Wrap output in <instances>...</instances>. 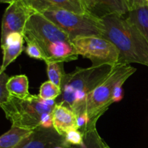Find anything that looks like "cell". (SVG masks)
Returning <instances> with one entry per match:
<instances>
[{
	"label": "cell",
	"instance_id": "obj_1",
	"mask_svg": "<svg viewBox=\"0 0 148 148\" xmlns=\"http://www.w3.org/2000/svg\"><path fill=\"white\" fill-rule=\"evenodd\" d=\"M123 16L110 14L101 17L104 27L103 38L118 49V63H137L148 66V42L135 25Z\"/></svg>",
	"mask_w": 148,
	"mask_h": 148
},
{
	"label": "cell",
	"instance_id": "obj_2",
	"mask_svg": "<svg viewBox=\"0 0 148 148\" xmlns=\"http://www.w3.org/2000/svg\"><path fill=\"white\" fill-rule=\"evenodd\" d=\"M115 65H92L87 68L77 67L66 73L62 79V94L56 103L64 104L72 110L77 116L86 111L89 94L109 75Z\"/></svg>",
	"mask_w": 148,
	"mask_h": 148
},
{
	"label": "cell",
	"instance_id": "obj_3",
	"mask_svg": "<svg viewBox=\"0 0 148 148\" xmlns=\"http://www.w3.org/2000/svg\"><path fill=\"white\" fill-rule=\"evenodd\" d=\"M136 71L137 69L130 64L117 63L109 75L89 94L86 101V111L90 119L88 129L96 126L101 116L114 103L113 94L119 82L127 80Z\"/></svg>",
	"mask_w": 148,
	"mask_h": 148
},
{
	"label": "cell",
	"instance_id": "obj_4",
	"mask_svg": "<svg viewBox=\"0 0 148 148\" xmlns=\"http://www.w3.org/2000/svg\"><path fill=\"white\" fill-rule=\"evenodd\" d=\"M56 104V101H46L33 95L27 100L12 97L11 101L0 106L12 126L33 130L40 127L42 114L53 112Z\"/></svg>",
	"mask_w": 148,
	"mask_h": 148
},
{
	"label": "cell",
	"instance_id": "obj_5",
	"mask_svg": "<svg viewBox=\"0 0 148 148\" xmlns=\"http://www.w3.org/2000/svg\"><path fill=\"white\" fill-rule=\"evenodd\" d=\"M40 13L66 33L71 41L77 37L103 36L102 20L92 13L82 14L66 10H47Z\"/></svg>",
	"mask_w": 148,
	"mask_h": 148
},
{
	"label": "cell",
	"instance_id": "obj_6",
	"mask_svg": "<svg viewBox=\"0 0 148 148\" xmlns=\"http://www.w3.org/2000/svg\"><path fill=\"white\" fill-rule=\"evenodd\" d=\"M72 43L78 55L90 59L92 65L111 64L119 62V52L107 39L99 36L77 37Z\"/></svg>",
	"mask_w": 148,
	"mask_h": 148
},
{
	"label": "cell",
	"instance_id": "obj_7",
	"mask_svg": "<svg viewBox=\"0 0 148 148\" xmlns=\"http://www.w3.org/2000/svg\"><path fill=\"white\" fill-rule=\"evenodd\" d=\"M23 37L26 42H35L41 49L51 42H72L60 27L39 12H35L30 17L25 27Z\"/></svg>",
	"mask_w": 148,
	"mask_h": 148
},
{
	"label": "cell",
	"instance_id": "obj_8",
	"mask_svg": "<svg viewBox=\"0 0 148 148\" xmlns=\"http://www.w3.org/2000/svg\"><path fill=\"white\" fill-rule=\"evenodd\" d=\"M36 12L22 0H14L5 10L1 22V43L8 34L14 32L23 35L27 21Z\"/></svg>",
	"mask_w": 148,
	"mask_h": 148
},
{
	"label": "cell",
	"instance_id": "obj_9",
	"mask_svg": "<svg viewBox=\"0 0 148 148\" xmlns=\"http://www.w3.org/2000/svg\"><path fill=\"white\" fill-rule=\"evenodd\" d=\"M36 12L47 10H66L77 14H88L90 12L84 0H22Z\"/></svg>",
	"mask_w": 148,
	"mask_h": 148
},
{
	"label": "cell",
	"instance_id": "obj_10",
	"mask_svg": "<svg viewBox=\"0 0 148 148\" xmlns=\"http://www.w3.org/2000/svg\"><path fill=\"white\" fill-rule=\"evenodd\" d=\"M59 146L71 147L66 143L65 137L59 134L54 128L39 127L35 130L31 139L23 148H55Z\"/></svg>",
	"mask_w": 148,
	"mask_h": 148
},
{
	"label": "cell",
	"instance_id": "obj_11",
	"mask_svg": "<svg viewBox=\"0 0 148 148\" xmlns=\"http://www.w3.org/2000/svg\"><path fill=\"white\" fill-rule=\"evenodd\" d=\"M46 56L45 62H72L77 59L79 55L77 53L72 42L56 41L51 42L45 45L43 48Z\"/></svg>",
	"mask_w": 148,
	"mask_h": 148
},
{
	"label": "cell",
	"instance_id": "obj_12",
	"mask_svg": "<svg viewBox=\"0 0 148 148\" xmlns=\"http://www.w3.org/2000/svg\"><path fill=\"white\" fill-rule=\"evenodd\" d=\"M52 117L53 127L64 137L71 130H78L77 116L71 108L64 104H56Z\"/></svg>",
	"mask_w": 148,
	"mask_h": 148
},
{
	"label": "cell",
	"instance_id": "obj_13",
	"mask_svg": "<svg viewBox=\"0 0 148 148\" xmlns=\"http://www.w3.org/2000/svg\"><path fill=\"white\" fill-rule=\"evenodd\" d=\"M34 131L12 126L0 137V148H23L30 141Z\"/></svg>",
	"mask_w": 148,
	"mask_h": 148
},
{
	"label": "cell",
	"instance_id": "obj_14",
	"mask_svg": "<svg viewBox=\"0 0 148 148\" xmlns=\"http://www.w3.org/2000/svg\"><path fill=\"white\" fill-rule=\"evenodd\" d=\"M130 12L127 0H94L92 13L98 17L110 14L124 15Z\"/></svg>",
	"mask_w": 148,
	"mask_h": 148
},
{
	"label": "cell",
	"instance_id": "obj_15",
	"mask_svg": "<svg viewBox=\"0 0 148 148\" xmlns=\"http://www.w3.org/2000/svg\"><path fill=\"white\" fill-rule=\"evenodd\" d=\"M7 87L11 96L17 99L27 100L33 95L29 92L28 78L25 75L10 77Z\"/></svg>",
	"mask_w": 148,
	"mask_h": 148
},
{
	"label": "cell",
	"instance_id": "obj_16",
	"mask_svg": "<svg viewBox=\"0 0 148 148\" xmlns=\"http://www.w3.org/2000/svg\"><path fill=\"white\" fill-rule=\"evenodd\" d=\"M127 20L135 25L148 42V5L139 7L130 10L127 17Z\"/></svg>",
	"mask_w": 148,
	"mask_h": 148
},
{
	"label": "cell",
	"instance_id": "obj_17",
	"mask_svg": "<svg viewBox=\"0 0 148 148\" xmlns=\"http://www.w3.org/2000/svg\"><path fill=\"white\" fill-rule=\"evenodd\" d=\"M25 40V39H24ZM24 40L9 45L1 46L3 51V61L0 72H5L7 66L12 63L23 52Z\"/></svg>",
	"mask_w": 148,
	"mask_h": 148
},
{
	"label": "cell",
	"instance_id": "obj_18",
	"mask_svg": "<svg viewBox=\"0 0 148 148\" xmlns=\"http://www.w3.org/2000/svg\"><path fill=\"white\" fill-rule=\"evenodd\" d=\"M106 143L101 137L97 131L96 126L88 128L83 132V143L74 148H105Z\"/></svg>",
	"mask_w": 148,
	"mask_h": 148
},
{
	"label": "cell",
	"instance_id": "obj_19",
	"mask_svg": "<svg viewBox=\"0 0 148 148\" xmlns=\"http://www.w3.org/2000/svg\"><path fill=\"white\" fill-rule=\"evenodd\" d=\"M47 66V75L49 81L61 88L62 79L65 75L64 70V63L59 62H49Z\"/></svg>",
	"mask_w": 148,
	"mask_h": 148
},
{
	"label": "cell",
	"instance_id": "obj_20",
	"mask_svg": "<svg viewBox=\"0 0 148 148\" xmlns=\"http://www.w3.org/2000/svg\"><path fill=\"white\" fill-rule=\"evenodd\" d=\"M62 94V90L51 81L43 82L40 87L38 96L46 101H56Z\"/></svg>",
	"mask_w": 148,
	"mask_h": 148
},
{
	"label": "cell",
	"instance_id": "obj_21",
	"mask_svg": "<svg viewBox=\"0 0 148 148\" xmlns=\"http://www.w3.org/2000/svg\"><path fill=\"white\" fill-rule=\"evenodd\" d=\"M9 79L10 77L5 72H0V106L7 103L12 98L7 87Z\"/></svg>",
	"mask_w": 148,
	"mask_h": 148
},
{
	"label": "cell",
	"instance_id": "obj_22",
	"mask_svg": "<svg viewBox=\"0 0 148 148\" xmlns=\"http://www.w3.org/2000/svg\"><path fill=\"white\" fill-rule=\"evenodd\" d=\"M27 46L25 48V53L30 58L38 60L46 61V56L43 49L36 43L33 41H27Z\"/></svg>",
	"mask_w": 148,
	"mask_h": 148
},
{
	"label": "cell",
	"instance_id": "obj_23",
	"mask_svg": "<svg viewBox=\"0 0 148 148\" xmlns=\"http://www.w3.org/2000/svg\"><path fill=\"white\" fill-rule=\"evenodd\" d=\"M66 143L70 147L79 146L83 143V133L79 130H71L64 136Z\"/></svg>",
	"mask_w": 148,
	"mask_h": 148
},
{
	"label": "cell",
	"instance_id": "obj_24",
	"mask_svg": "<svg viewBox=\"0 0 148 148\" xmlns=\"http://www.w3.org/2000/svg\"><path fill=\"white\" fill-rule=\"evenodd\" d=\"M40 127L45 129L53 128L52 113H44L40 119Z\"/></svg>",
	"mask_w": 148,
	"mask_h": 148
},
{
	"label": "cell",
	"instance_id": "obj_25",
	"mask_svg": "<svg viewBox=\"0 0 148 148\" xmlns=\"http://www.w3.org/2000/svg\"><path fill=\"white\" fill-rule=\"evenodd\" d=\"M127 80H121L118 83L114 90V94H113L112 101L113 103H117L121 101L124 97V90H123V85Z\"/></svg>",
	"mask_w": 148,
	"mask_h": 148
},
{
	"label": "cell",
	"instance_id": "obj_26",
	"mask_svg": "<svg viewBox=\"0 0 148 148\" xmlns=\"http://www.w3.org/2000/svg\"><path fill=\"white\" fill-rule=\"evenodd\" d=\"M127 1L130 11L145 4H147L146 0H127Z\"/></svg>",
	"mask_w": 148,
	"mask_h": 148
},
{
	"label": "cell",
	"instance_id": "obj_27",
	"mask_svg": "<svg viewBox=\"0 0 148 148\" xmlns=\"http://www.w3.org/2000/svg\"><path fill=\"white\" fill-rule=\"evenodd\" d=\"M84 1L86 3L88 10H90V12H92V10L94 7V0H84Z\"/></svg>",
	"mask_w": 148,
	"mask_h": 148
},
{
	"label": "cell",
	"instance_id": "obj_28",
	"mask_svg": "<svg viewBox=\"0 0 148 148\" xmlns=\"http://www.w3.org/2000/svg\"><path fill=\"white\" fill-rule=\"evenodd\" d=\"M14 0H0V1H1V3H7V4H11V3H12L13 1H14Z\"/></svg>",
	"mask_w": 148,
	"mask_h": 148
},
{
	"label": "cell",
	"instance_id": "obj_29",
	"mask_svg": "<svg viewBox=\"0 0 148 148\" xmlns=\"http://www.w3.org/2000/svg\"><path fill=\"white\" fill-rule=\"evenodd\" d=\"M55 148H66V147H62V146H59V147H55Z\"/></svg>",
	"mask_w": 148,
	"mask_h": 148
},
{
	"label": "cell",
	"instance_id": "obj_30",
	"mask_svg": "<svg viewBox=\"0 0 148 148\" xmlns=\"http://www.w3.org/2000/svg\"><path fill=\"white\" fill-rule=\"evenodd\" d=\"M105 148H111V147H109V146H108V145H107V144H106V147H105Z\"/></svg>",
	"mask_w": 148,
	"mask_h": 148
},
{
	"label": "cell",
	"instance_id": "obj_31",
	"mask_svg": "<svg viewBox=\"0 0 148 148\" xmlns=\"http://www.w3.org/2000/svg\"><path fill=\"white\" fill-rule=\"evenodd\" d=\"M146 2H147V4L148 5V0H146Z\"/></svg>",
	"mask_w": 148,
	"mask_h": 148
},
{
	"label": "cell",
	"instance_id": "obj_32",
	"mask_svg": "<svg viewBox=\"0 0 148 148\" xmlns=\"http://www.w3.org/2000/svg\"><path fill=\"white\" fill-rule=\"evenodd\" d=\"M69 148H74L73 147H69Z\"/></svg>",
	"mask_w": 148,
	"mask_h": 148
}]
</instances>
